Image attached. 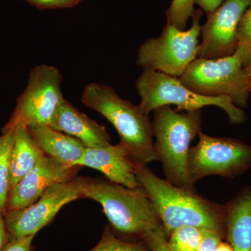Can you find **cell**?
<instances>
[{"instance_id": "cell-1", "label": "cell", "mask_w": 251, "mask_h": 251, "mask_svg": "<svg viewBox=\"0 0 251 251\" xmlns=\"http://www.w3.org/2000/svg\"><path fill=\"white\" fill-rule=\"evenodd\" d=\"M135 175L159 216L167 238L183 226L213 229L226 238L224 205L161 179L147 166H135Z\"/></svg>"}, {"instance_id": "cell-2", "label": "cell", "mask_w": 251, "mask_h": 251, "mask_svg": "<svg viewBox=\"0 0 251 251\" xmlns=\"http://www.w3.org/2000/svg\"><path fill=\"white\" fill-rule=\"evenodd\" d=\"M81 198L99 202L115 234L143 242L149 230L162 226L161 219L141 186L132 188L106 178L75 176Z\"/></svg>"}, {"instance_id": "cell-3", "label": "cell", "mask_w": 251, "mask_h": 251, "mask_svg": "<svg viewBox=\"0 0 251 251\" xmlns=\"http://www.w3.org/2000/svg\"><path fill=\"white\" fill-rule=\"evenodd\" d=\"M82 103L101 114L113 125L136 166L158 161L153 140L152 126L148 115L122 99L110 86L92 82L85 87Z\"/></svg>"}, {"instance_id": "cell-4", "label": "cell", "mask_w": 251, "mask_h": 251, "mask_svg": "<svg viewBox=\"0 0 251 251\" xmlns=\"http://www.w3.org/2000/svg\"><path fill=\"white\" fill-rule=\"evenodd\" d=\"M201 125V110L178 112L164 105L153 110L155 151L167 181L175 186L196 191L188 175V160L190 145L202 132Z\"/></svg>"}, {"instance_id": "cell-5", "label": "cell", "mask_w": 251, "mask_h": 251, "mask_svg": "<svg viewBox=\"0 0 251 251\" xmlns=\"http://www.w3.org/2000/svg\"><path fill=\"white\" fill-rule=\"evenodd\" d=\"M135 87L141 99L138 106L147 115L164 105H176L178 112L194 111L214 105L223 109L234 125H239L246 120L244 111L233 103L230 97L201 95L186 87L179 77L164 73L143 70Z\"/></svg>"}, {"instance_id": "cell-6", "label": "cell", "mask_w": 251, "mask_h": 251, "mask_svg": "<svg viewBox=\"0 0 251 251\" xmlns=\"http://www.w3.org/2000/svg\"><path fill=\"white\" fill-rule=\"evenodd\" d=\"M179 80L201 95L230 97L240 108L247 106L251 92L244 72V59L237 51L218 59L198 57L188 66Z\"/></svg>"}, {"instance_id": "cell-7", "label": "cell", "mask_w": 251, "mask_h": 251, "mask_svg": "<svg viewBox=\"0 0 251 251\" xmlns=\"http://www.w3.org/2000/svg\"><path fill=\"white\" fill-rule=\"evenodd\" d=\"M202 10L193 13L188 30L167 24L161 35L150 38L138 50L137 64L143 70H152L179 77L198 57Z\"/></svg>"}, {"instance_id": "cell-8", "label": "cell", "mask_w": 251, "mask_h": 251, "mask_svg": "<svg viewBox=\"0 0 251 251\" xmlns=\"http://www.w3.org/2000/svg\"><path fill=\"white\" fill-rule=\"evenodd\" d=\"M62 76L57 68L39 65L29 72L25 90L16 100L11 118L2 128V133L36 125H49L64 99Z\"/></svg>"}, {"instance_id": "cell-9", "label": "cell", "mask_w": 251, "mask_h": 251, "mask_svg": "<svg viewBox=\"0 0 251 251\" xmlns=\"http://www.w3.org/2000/svg\"><path fill=\"white\" fill-rule=\"evenodd\" d=\"M196 147L190 148L188 171L193 185L210 175L234 179L251 168V145L230 138H215L200 133Z\"/></svg>"}, {"instance_id": "cell-10", "label": "cell", "mask_w": 251, "mask_h": 251, "mask_svg": "<svg viewBox=\"0 0 251 251\" xmlns=\"http://www.w3.org/2000/svg\"><path fill=\"white\" fill-rule=\"evenodd\" d=\"M74 178L52 185L35 202L27 207L7 211L4 217L9 242L35 236L52 221L63 206L80 199V191Z\"/></svg>"}, {"instance_id": "cell-11", "label": "cell", "mask_w": 251, "mask_h": 251, "mask_svg": "<svg viewBox=\"0 0 251 251\" xmlns=\"http://www.w3.org/2000/svg\"><path fill=\"white\" fill-rule=\"evenodd\" d=\"M251 0H225L215 11L208 14L201 27L202 42L198 57L218 59L232 55L237 48L239 23Z\"/></svg>"}, {"instance_id": "cell-12", "label": "cell", "mask_w": 251, "mask_h": 251, "mask_svg": "<svg viewBox=\"0 0 251 251\" xmlns=\"http://www.w3.org/2000/svg\"><path fill=\"white\" fill-rule=\"evenodd\" d=\"M80 166H68L44 155L34 168L10 191L6 212L31 205L56 183L76 176Z\"/></svg>"}, {"instance_id": "cell-13", "label": "cell", "mask_w": 251, "mask_h": 251, "mask_svg": "<svg viewBox=\"0 0 251 251\" xmlns=\"http://www.w3.org/2000/svg\"><path fill=\"white\" fill-rule=\"evenodd\" d=\"M76 166L97 170L112 182L128 188L139 187L135 165L121 144L105 148L85 149Z\"/></svg>"}, {"instance_id": "cell-14", "label": "cell", "mask_w": 251, "mask_h": 251, "mask_svg": "<svg viewBox=\"0 0 251 251\" xmlns=\"http://www.w3.org/2000/svg\"><path fill=\"white\" fill-rule=\"evenodd\" d=\"M50 126L80 140L86 148H105L110 145V135L99 125L65 99L59 104Z\"/></svg>"}, {"instance_id": "cell-15", "label": "cell", "mask_w": 251, "mask_h": 251, "mask_svg": "<svg viewBox=\"0 0 251 251\" xmlns=\"http://www.w3.org/2000/svg\"><path fill=\"white\" fill-rule=\"evenodd\" d=\"M226 238L234 251H251V185L224 205Z\"/></svg>"}, {"instance_id": "cell-16", "label": "cell", "mask_w": 251, "mask_h": 251, "mask_svg": "<svg viewBox=\"0 0 251 251\" xmlns=\"http://www.w3.org/2000/svg\"><path fill=\"white\" fill-rule=\"evenodd\" d=\"M27 128L31 138L46 155L66 166H76L87 148L80 140L54 130L49 125H31Z\"/></svg>"}, {"instance_id": "cell-17", "label": "cell", "mask_w": 251, "mask_h": 251, "mask_svg": "<svg viewBox=\"0 0 251 251\" xmlns=\"http://www.w3.org/2000/svg\"><path fill=\"white\" fill-rule=\"evenodd\" d=\"M45 155L31 138L27 128L14 130V143L10 156V191Z\"/></svg>"}, {"instance_id": "cell-18", "label": "cell", "mask_w": 251, "mask_h": 251, "mask_svg": "<svg viewBox=\"0 0 251 251\" xmlns=\"http://www.w3.org/2000/svg\"><path fill=\"white\" fill-rule=\"evenodd\" d=\"M14 143V131L0 136V216L6 213L9 195L10 156Z\"/></svg>"}, {"instance_id": "cell-19", "label": "cell", "mask_w": 251, "mask_h": 251, "mask_svg": "<svg viewBox=\"0 0 251 251\" xmlns=\"http://www.w3.org/2000/svg\"><path fill=\"white\" fill-rule=\"evenodd\" d=\"M168 239L171 251H196L202 239V229L183 226L175 229Z\"/></svg>"}, {"instance_id": "cell-20", "label": "cell", "mask_w": 251, "mask_h": 251, "mask_svg": "<svg viewBox=\"0 0 251 251\" xmlns=\"http://www.w3.org/2000/svg\"><path fill=\"white\" fill-rule=\"evenodd\" d=\"M90 251H151L143 242H130L117 237L110 225L105 227L98 244Z\"/></svg>"}, {"instance_id": "cell-21", "label": "cell", "mask_w": 251, "mask_h": 251, "mask_svg": "<svg viewBox=\"0 0 251 251\" xmlns=\"http://www.w3.org/2000/svg\"><path fill=\"white\" fill-rule=\"evenodd\" d=\"M195 0H172L167 10V24L185 30L188 19L194 13Z\"/></svg>"}, {"instance_id": "cell-22", "label": "cell", "mask_w": 251, "mask_h": 251, "mask_svg": "<svg viewBox=\"0 0 251 251\" xmlns=\"http://www.w3.org/2000/svg\"><path fill=\"white\" fill-rule=\"evenodd\" d=\"M237 37L236 51L242 55L245 67L251 62V1L239 23Z\"/></svg>"}, {"instance_id": "cell-23", "label": "cell", "mask_w": 251, "mask_h": 251, "mask_svg": "<svg viewBox=\"0 0 251 251\" xmlns=\"http://www.w3.org/2000/svg\"><path fill=\"white\" fill-rule=\"evenodd\" d=\"M143 243L151 251H171L168 246V238L162 226L147 232L143 238Z\"/></svg>"}, {"instance_id": "cell-24", "label": "cell", "mask_w": 251, "mask_h": 251, "mask_svg": "<svg viewBox=\"0 0 251 251\" xmlns=\"http://www.w3.org/2000/svg\"><path fill=\"white\" fill-rule=\"evenodd\" d=\"M224 238V234L217 231L202 229V239L196 251H215Z\"/></svg>"}, {"instance_id": "cell-25", "label": "cell", "mask_w": 251, "mask_h": 251, "mask_svg": "<svg viewBox=\"0 0 251 251\" xmlns=\"http://www.w3.org/2000/svg\"><path fill=\"white\" fill-rule=\"evenodd\" d=\"M40 9H64L76 6L83 0H25Z\"/></svg>"}, {"instance_id": "cell-26", "label": "cell", "mask_w": 251, "mask_h": 251, "mask_svg": "<svg viewBox=\"0 0 251 251\" xmlns=\"http://www.w3.org/2000/svg\"><path fill=\"white\" fill-rule=\"evenodd\" d=\"M34 237L35 236H29L10 241L3 251H34L32 247Z\"/></svg>"}, {"instance_id": "cell-27", "label": "cell", "mask_w": 251, "mask_h": 251, "mask_svg": "<svg viewBox=\"0 0 251 251\" xmlns=\"http://www.w3.org/2000/svg\"><path fill=\"white\" fill-rule=\"evenodd\" d=\"M224 1L225 0H195V4H197L207 14H209L218 9Z\"/></svg>"}, {"instance_id": "cell-28", "label": "cell", "mask_w": 251, "mask_h": 251, "mask_svg": "<svg viewBox=\"0 0 251 251\" xmlns=\"http://www.w3.org/2000/svg\"><path fill=\"white\" fill-rule=\"evenodd\" d=\"M9 242V234L6 229L4 216H0V251H4Z\"/></svg>"}, {"instance_id": "cell-29", "label": "cell", "mask_w": 251, "mask_h": 251, "mask_svg": "<svg viewBox=\"0 0 251 251\" xmlns=\"http://www.w3.org/2000/svg\"><path fill=\"white\" fill-rule=\"evenodd\" d=\"M215 251H234L228 243L222 242L216 248Z\"/></svg>"}, {"instance_id": "cell-30", "label": "cell", "mask_w": 251, "mask_h": 251, "mask_svg": "<svg viewBox=\"0 0 251 251\" xmlns=\"http://www.w3.org/2000/svg\"><path fill=\"white\" fill-rule=\"evenodd\" d=\"M244 72H245L246 75L249 79L251 90V62L247 67H244Z\"/></svg>"}]
</instances>
